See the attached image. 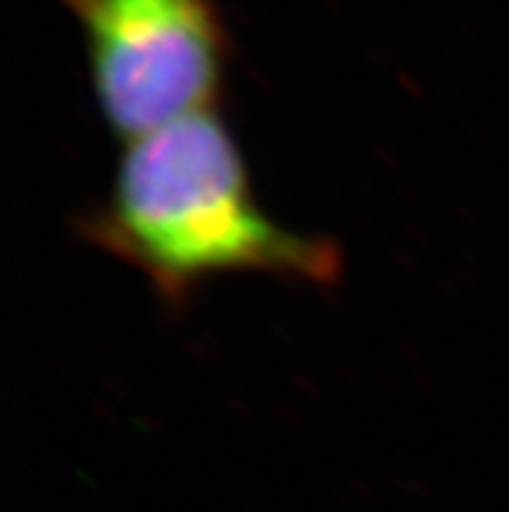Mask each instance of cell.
<instances>
[{
    "label": "cell",
    "mask_w": 509,
    "mask_h": 512,
    "mask_svg": "<svg viewBox=\"0 0 509 512\" xmlns=\"http://www.w3.org/2000/svg\"><path fill=\"white\" fill-rule=\"evenodd\" d=\"M78 232L136 268L167 307H185L206 281L263 273L333 286L341 247L281 227L260 208L237 138L216 110L125 143L104 201Z\"/></svg>",
    "instance_id": "1"
},
{
    "label": "cell",
    "mask_w": 509,
    "mask_h": 512,
    "mask_svg": "<svg viewBox=\"0 0 509 512\" xmlns=\"http://www.w3.org/2000/svg\"><path fill=\"white\" fill-rule=\"evenodd\" d=\"M107 128L130 143L216 110L229 34L213 0H63Z\"/></svg>",
    "instance_id": "2"
}]
</instances>
